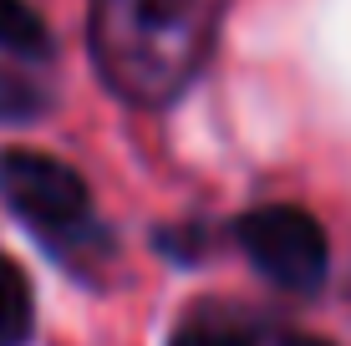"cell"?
<instances>
[{
	"label": "cell",
	"mask_w": 351,
	"mask_h": 346,
	"mask_svg": "<svg viewBox=\"0 0 351 346\" xmlns=\"http://www.w3.org/2000/svg\"><path fill=\"white\" fill-rule=\"evenodd\" d=\"M285 346H331V341H316V336H290Z\"/></svg>",
	"instance_id": "cell-8"
},
{
	"label": "cell",
	"mask_w": 351,
	"mask_h": 346,
	"mask_svg": "<svg viewBox=\"0 0 351 346\" xmlns=\"http://www.w3.org/2000/svg\"><path fill=\"white\" fill-rule=\"evenodd\" d=\"M219 0H92V62L132 107H168L209 56Z\"/></svg>",
	"instance_id": "cell-1"
},
{
	"label": "cell",
	"mask_w": 351,
	"mask_h": 346,
	"mask_svg": "<svg viewBox=\"0 0 351 346\" xmlns=\"http://www.w3.org/2000/svg\"><path fill=\"white\" fill-rule=\"evenodd\" d=\"M0 199L41 240H66V234L87 230V219H92L87 184L66 163L46 158V153H31V148H10L0 158Z\"/></svg>",
	"instance_id": "cell-2"
},
{
	"label": "cell",
	"mask_w": 351,
	"mask_h": 346,
	"mask_svg": "<svg viewBox=\"0 0 351 346\" xmlns=\"http://www.w3.org/2000/svg\"><path fill=\"white\" fill-rule=\"evenodd\" d=\"M239 245L250 265L270 275L285 291H316L326 275V234L306 209L295 204H265L239 219Z\"/></svg>",
	"instance_id": "cell-3"
},
{
	"label": "cell",
	"mask_w": 351,
	"mask_h": 346,
	"mask_svg": "<svg viewBox=\"0 0 351 346\" xmlns=\"http://www.w3.org/2000/svg\"><path fill=\"white\" fill-rule=\"evenodd\" d=\"M0 51L26 56V62H41L51 51V36H46L41 16H36L26 0H0Z\"/></svg>",
	"instance_id": "cell-4"
},
{
	"label": "cell",
	"mask_w": 351,
	"mask_h": 346,
	"mask_svg": "<svg viewBox=\"0 0 351 346\" xmlns=\"http://www.w3.org/2000/svg\"><path fill=\"white\" fill-rule=\"evenodd\" d=\"M41 107H46V92L31 77L0 71V123H31V117H41Z\"/></svg>",
	"instance_id": "cell-6"
},
{
	"label": "cell",
	"mask_w": 351,
	"mask_h": 346,
	"mask_svg": "<svg viewBox=\"0 0 351 346\" xmlns=\"http://www.w3.org/2000/svg\"><path fill=\"white\" fill-rule=\"evenodd\" d=\"M31 336V285L16 260L0 255V346H26Z\"/></svg>",
	"instance_id": "cell-5"
},
{
	"label": "cell",
	"mask_w": 351,
	"mask_h": 346,
	"mask_svg": "<svg viewBox=\"0 0 351 346\" xmlns=\"http://www.w3.org/2000/svg\"><path fill=\"white\" fill-rule=\"evenodd\" d=\"M168 346H250V336L234 326H219V321H189V326L173 331Z\"/></svg>",
	"instance_id": "cell-7"
}]
</instances>
